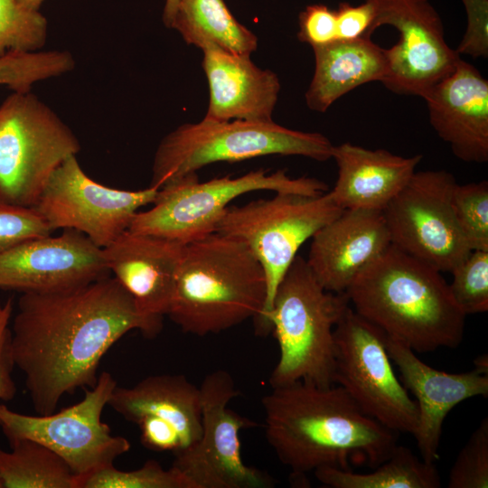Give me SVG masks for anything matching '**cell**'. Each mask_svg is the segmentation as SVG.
<instances>
[{"label":"cell","instance_id":"4dcf8cb0","mask_svg":"<svg viewBox=\"0 0 488 488\" xmlns=\"http://www.w3.org/2000/svg\"><path fill=\"white\" fill-rule=\"evenodd\" d=\"M451 204L456 223L471 249L488 251V182L456 183Z\"/></svg>","mask_w":488,"mask_h":488},{"label":"cell","instance_id":"277c9868","mask_svg":"<svg viewBox=\"0 0 488 488\" xmlns=\"http://www.w3.org/2000/svg\"><path fill=\"white\" fill-rule=\"evenodd\" d=\"M265 273L240 240L209 234L184 245L167 315L183 333H218L261 314Z\"/></svg>","mask_w":488,"mask_h":488},{"label":"cell","instance_id":"d6986e66","mask_svg":"<svg viewBox=\"0 0 488 488\" xmlns=\"http://www.w3.org/2000/svg\"><path fill=\"white\" fill-rule=\"evenodd\" d=\"M429 121L455 156L467 163L488 161V80L461 57L455 69L422 97Z\"/></svg>","mask_w":488,"mask_h":488},{"label":"cell","instance_id":"f35d334b","mask_svg":"<svg viewBox=\"0 0 488 488\" xmlns=\"http://www.w3.org/2000/svg\"><path fill=\"white\" fill-rule=\"evenodd\" d=\"M177 6V0H165L164 12H163V21L166 27L171 28L175 14V10Z\"/></svg>","mask_w":488,"mask_h":488},{"label":"cell","instance_id":"cb8c5ba5","mask_svg":"<svg viewBox=\"0 0 488 488\" xmlns=\"http://www.w3.org/2000/svg\"><path fill=\"white\" fill-rule=\"evenodd\" d=\"M314 72L305 92L307 107L325 112L337 99L363 84L386 80L387 50L362 37L313 48Z\"/></svg>","mask_w":488,"mask_h":488},{"label":"cell","instance_id":"1f68e13d","mask_svg":"<svg viewBox=\"0 0 488 488\" xmlns=\"http://www.w3.org/2000/svg\"><path fill=\"white\" fill-rule=\"evenodd\" d=\"M450 293L467 315L488 310V251L472 250L451 272Z\"/></svg>","mask_w":488,"mask_h":488},{"label":"cell","instance_id":"2e32d148","mask_svg":"<svg viewBox=\"0 0 488 488\" xmlns=\"http://www.w3.org/2000/svg\"><path fill=\"white\" fill-rule=\"evenodd\" d=\"M103 249L75 230L38 237L0 251V288L52 292L108 277Z\"/></svg>","mask_w":488,"mask_h":488},{"label":"cell","instance_id":"4fadbf2b","mask_svg":"<svg viewBox=\"0 0 488 488\" xmlns=\"http://www.w3.org/2000/svg\"><path fill=\"white\" fill-rule=\"evenodd\" d=\"M202 434L187 450L174 455L171 467L193 488H267L274 480L247 465L241 457L239 432L255 422L228 408L239 395L231 375L224 370L208 374L201 387Z\"/></svg>","mask_w":488,"mask_h":488},{"label":"cell","instance_id":"e0dca14e","mask_svg":"<svg viewBox=\"0 0 488 488\" xmlns=\"http://www.w3.org/2000/svg\"><path fill=\"white\" fill-rule=\"evenodd\" d=\"M183 247L127 230L102 249L109 272L132 296L154 337L161 332L171 306Z\"/></svg>","mask_w":488,"mask_h":488},{"label":"cell","instance_id":"30bf717a","mask_svg":"<svg viewBox=\"0 0 488 488\" xmlns=\"http://www.w3.org/2000/svg\"><path fill=\"white\" fill-rule=\"evenodd\" d=\"M334 383L361 410L387 428L414 435L418 406L399 381L385 346V333L350 305L333 330Z\"/></svg>","mask_w":488,"mask_h":488},{"label":"cell","instance_id":"9a60e30c","mask_svg":"<svg viewBox=\"0 0 488 488\" xmlns=\"http://www.w3.org/2000/svg\"><path fill=\"white\" fill-rule=\"evenodd\" d=\"M375 13L373 31L390 25L399 42L386 49L389 74L382 84L390 91L423 97L450 73L460 58L445 39L442 19L428 0H367Z\"/></svg>","mask_w":488,"mask_h":488},{"label":"cell","instance_id":"e575fe53","mask_svg":"<svg viewBox=\"0 0 488 488\" xmlns=\"http://www.w3.org/2000/svg\"><path fill=\"white\" fill-rule=\"evenodd\" d=\"M297 38L312 48L321 47L337 41L335 10L323 4L307 5L299 14Z\"/></svg>","mask_w":488,"mask_h":488},{"label":"cell","instance_id":"52a82bcc","mask_svg":"<svg viewBox=\"0 0 488 488\" xmlns=\"http://www.w3.org/2000/svg\"><path fill=\"white\" fill-rule=\"evenodd\" d=\"M343 211L329 192L318 196L276 192L269 199L228 207L215 232L243 242L261 265L267 280V300L254 320L257 334L271 333L268 316L277 287L300 247Z\"/></svg>","mask_w":488,"mask_h":488},{"label":"cell","instance_id":"5bb4252c","mask_svg":"<svg viewBox=\"0 0 488 488\" xmlns=\"http://www.w3.org/2000/svg\"><path fill=\"white\" fill-rule=\"evenodd\" d=\"M158 190L105 186L89 177L71 155L52 172L33 208L52 230H78L103 249L128 230L138 209L153 203Z\"/></svg>","mask_w":488,"mask_h":488},{"label":"cell","instance_id":"6da1fadb","mask_svg":"<svg viewBox=\"0 0 488 488\" xmlns=\"http://www.w3.org/2000/svg\"><path fill=\"white\" fill-rule=\"evenodd\" d=\"M131 330L154 338L114 277L64 290L22 293L10 350L36 412L51 414L65 394L93 388L102 357Z\"/></svg>","mask_w":488,"mask_h":488},{"label":"cell","instance_id":"603a6c76","mask_svg":"<svg viewBox=\"0 0 488 488\" xmlns=\"http://www.w3.org/2000/svg\"><path fill=\"white\" fill-rule=\"evenodd\" d=\"M108 405L126 420L135 424L144 418L169 423L180 434L184 445L183 451L201 437L200 388L183 375H152L133 387L117 385Z\"/></svg>","mask_w":488,"mask_h":488},{"label":"cell","instance_id":"74e56055","mask_svg":"<svg viewBox=\"0 0 488 488\" xmlns=\"http://www.w3.org/2000/svg\"><path fill=\"white\" fill-rule=\"evenodd\" d=\"M11 331L8 327L0 332V400H11L16 393L12 377L14 367L10 350Z\"/></svg>","mask_w":488,"mask_h":488},{"label":"cell","instance_id":"5b68a950","mask_svg":"<svg viewBox=\"0 0 488 488\" xmlns=\"http://www.w3.org/2000/svg\"><path fill=\"white\" fill-rule=\"evenodd\" d=\"M349 305L345 293L324 290L306 259L296 255L277 287L268 316L279 348L271 388L298 380L335 384L333 330Z\"/></svg>","mask_w":488,"mask_h":488},{"label":"cell","instance_id":"f546056e","mask_svg":"<svg viewBox=\"0 0 488 488\" xmlns=\"http://www.w3.org/2000/svg\"><path fill=\"white\" fill-rule=\"evenodd\" d=\"M78 488H193L192 483L178 471L164 469L155 460L143 466L123 471L109 465L81 478Z\"/></svg>","mask_w":488,"mask_h":488},{"label":"cell","instance_id":"4316f807","mask_svg":"<svg viewBox=\"0 0 488 488\" xmlns=\"http://www.w3.org/2000/svg\"><path fill=\"white\" fill-rule=\"evenodd\" d=\"M0 449V478L4 488H77L78 477L66 462L43 444L29 438Z\"/></svg>","mask_w":488,"mask_h":488},{"label":"cell","instance_id":"3957f363","mask_svg":"<svg viewBox=\"0 0 488 488\" xmlns=\"http://www.w3.org/2000/svg\"><path fill=\"white\" fill-rule=\"evenodd\" d=\"M345 294L358 314L415 352L463 341L466 314L441 272L392 244Z\"/></svg>","mask_w":488,"mask_h":488},{"label":"cell","instance_id":"ab89813d","mask_svg":"<svg viewBox=\"0 0 488 488\" xmlns=\"http://www.w3.org/2000/svg\"><path fill=\"white\" fill-rule=\"evenodd\" d=\"M13 312V300L10 298L0 306V332L8 327V324Z\"/></svg>","mask_w":488,"mask_h":488},{"label":"cell","instance_id":"d4e9b609","mask_svg":"<svg viewBox=\"0 0 488 488\" xmlns=\"http://www.w3.org/2000/svg\"><path fill=\"white\" fill-rule=\"evenodd\" d=\"M184 42L203 49L215 45L225 51L249 55L258 38L233 16L224 0H177L172 27Z\"/></svg>","mask_w":488,"mask_h":488},{"label":"cell","instance_id":"ac0fdd59","mask_svg":"<svg viewBox=\"0 0 488 488\" xmlns=\"http://www.w3.org/2000/svg\"><path fill=\"white\" fill-rule=\"evenodd\" d=\"M388 354L400 373L407 390L416 398L418 426L416 438L421 458L429 463L438 459V448L446 417L460 402L488 397V374L476 369L450 373L422 361L410 348L385 333Z\"/></svg>","mask_w":488,"mask_h":488},{"label":"cell","instance_id":"d6a6232c","mask_svg":"<svg viewBox=\"0 0 488 488\" xmlns=\"http://www.w3.org/2000/svg\"><path fill=\"white\" fill-rule=\"evenodd\" d=\"M448 488L488 487V418L482 420L453 464Z\"/></svg>","mask_w":488,"mask_h":488},{"label":"cell","instance_id":"836d02e7","mask_svg":"<svg viewBox=\"0 0 488 488\" xmlns=\"http://www.w3.org/2000/svg\"><path fill=\"white\" fill-rule=\"evenodd\" d=\"M52 231L33 207L15 205L0 196V251Z\"/></svg>","mask_w":488,"mask_h":488},{"label":"cell","instance_id":"7bdbcfd3","mask_svg":"<svg viewBox=\"0 0 488 488\" xmlns=\"http://www.w3.org/2000/svg\"><path fill=\"white\" fill-rule=\"evenodd\" d=\"M0 488H4L1 478H0Z\"/></svg>","mask_w":488,"mask_h":488},{"label":"cell","instance_id":"d590c367","mask_svg":"<svg viewBox=\"0 0 488 488\" xmlns=\"http://www.w3.org/2000/svg\"><path fill=\"white\" fill-rule=\"evenodd\" d=\"M465 5L467 26L455 52L458 55L488 57V0H461Z\"/></svg>","mask_w":488,"mask_h":488},{"label":"cell","instance_id":"7a4b0ae2","mask_svg":"<svg viewBox=\"0 0 488 488\" xmlns=\"http://www.w3.org/2000/svg\"><path fill=\"white\" fill-rule=\"evenodd\" d=\"M265 434L294 479L320 467L371 469L397 447L395 432L365 415L340 385L298 380L262 398Z\"/></svg>","mask_w":488,"mask_h":488},{"label":"cell","instance_id":"ffe728a7","mask_svg":"<svg viewBox=\"0 0 488 488\" xmlns=\"http://www.w3.org/2000/svg\"><path fill=\"white\" fill-rule=\"evenodd\" d=\"M390 245L382 211L343 210L314 234L306 262L324 290L345 293Z\"/></svg>","mask_w":488,"mask_h":488},{"label":"cell","instance_id":"60d3db41","mask_svg":"<svg viewBox=\"0 0 488 488\" xmlns=\"http://www.w3.org/2000/svg\"><path fill=\"white\" fill-rule=\"evenodd\" d=\"M474 369H476L477 371L484 373V374H488V359H487V354H483L479 357H477L474 361Z\"/></svg>","mask_w":488,"mask_h":488},{"label":"cell","instance_id":"7402d4cb","mask_svg":"<svg viewBox=\"0 0 488 488\" xmlns=\"http://www.w3.org/2000/svg\"><path fill=\"white\" fill-rule=\"evenodd\" d=\"M332 158L338 168L329 192L333 202L343 210L382 211L408 183L422 155L404 157L346 142L333 145Z\"/></svg>","mask_w":488,"mask_h":488},{"label":"cell","instance_id":"44dd1931","mask_svg":"<svg viewBox=\"0 0 488 488\" xmlns=\"http://www.w3.org/2000/svg\"><path fill=\"white\" fill-rule=\"evenodd\" d=\"M202 68L209 85L204 118L215 121L271 122L280 82L270 70L257 67L249 55L215 45L202 49Z\"/></svg>","mask_w":488,"mask_h":488},{"label":"cell","instance_id":"8992f818","mask_svg":"<svg viewBox=\"0 0 488 488\" xmlns=\"http://www.w3.org/2000/svg\"><path fill=\"white\" fill-rule=\"evenodd\" d=\"M333 145L321 133L293 130L271 122L246 120L183 124L160 142L150 186L165 184L217 162H239L270 155L332 158Z\"/></svg>","mask_w":488,"mask_h":488},{"label":"cell","instance_id":"9c48e42d","mask_svg":"<svg viewBox=\"0 0 488 488\" xmlns=\"http://www.w3.org/2000/svg\"><path fill=\"white\" fill-rule=\"evenodd\" d=\"M80 145L38 97L13 92L0 105V196L33 207L52 172Z\"/></svg>","mask_w":488,"mask_h":488},{"label":"cell","instance_id":"8d00e7d4","mask_svg":"<svg viewBox=\"0 0 488 488\" xmlns=\"http://www.w3.org/2000/svg\"><path fill=\"white\" fill-rule=\"evenodd\" d=\"M337 41H352L362 37H371L375 17L372 5L364 3L352 5L342 2L335 10Z\"/></svg>","mask_w":488,"mask_h":488},{"label":"cell","instance_id":"ba28073f","mask_svg":"<svg viewBox=\"0 0 488 488\" xmlns=\"http://www.w3.org/2000/svg\"><path fill=\"white\" fill-rule=\"evenodd\" d=\"M260 190L318 196L327 192L328 186L315 178H291L284 170L268 174L259 169L236 178L225 176L203 183L192 173L160 188L153 207L137 211L128 230L185 245L214 233L235 198Z\"/></svg>","mask_w":488,"mask_h":488},{"label":"cell","instance_id":"83f0119b","mask_svg":"<svg viewBox=\"0 0 488 488\" xmlns=\"http://www.w3.org/2000/svg\"><path fill=\"white\" fill-rule=\"evenodd\" d=\"M74 65L66 51L11 52L0 57V85L29 92L34 83L67 73Z\"/></svg>","mask_w":488,"mask_h":488},{"label":"cell","instance_id":"8fae6325","mask_svg":"<svg viewBox=\"0 0 488 488\" xmlns=\"http://www.w3.org/2000/svg\"><path fill=\"white\" fill-rule=\"evenodd\" d=\"M117 386L103 371L84 399L58 413L30 416L0 405V427L8 442L29 438L59 455L80 479L109 465L129 451V441L113 436L101 414ZM78 488V483H77Z\"/></svg>","mask_w":488,"mask_h":488},{"label":"cell","instance_id":"484cf974","mask_svg":"<svg viewBox=\"0 0 488 488\" xmlns=\"http://www.w3.org/2000/svg\"><path fill=\"white\" fill-rule=\"evenodd\" d=\"M315 478L333 488H438L441 480L435 463L419 459L405 446H397L392 455L369 473L334 467L314 471Z\"/></svg>","mask_w":488,"mask_h":488},{"label":"cell","instance_id":"f1b7e54d","mask_svg":"<svg viewBox=\"0 0 488 488\" xmlns=\"http://www.w3.org/2000/svg\"><path fill=\"white\" fill-rule=\"evenodd\" d=\"M48 22L40 11L17 0H0V57L11 52L39 51L46 42Z\"/></svg>","mask_w":488,"mask_h":488},{"label":"cell","instance_id":"b9f144b4","mask_svg":"<svg viewBox=\"0 0 488 488\" xmlns=\"http://www.w3.org/2000/svg\"><path fill=\"white\" fill-rule=\"evenodd\" d=\"M24 8L32 11H39L43 0H17Z\"/></svg>","mask_w":488,"mask_h":488},{"label":"cell","instance_id":"7c38bea8","mask_svg":"<svg viewBox=\"0 0 488 488\" xmlns=\"http://www.w3.org/2000/svg\"><path fill=\"white\" fill-rule=\"evenodd\" d=\"M455 184L446 170L415 172L382 211L391 244L441 273H450L472 251L452 209Z\"/></svg>","mask_w":488,"mask_h":488}]
</instances>
